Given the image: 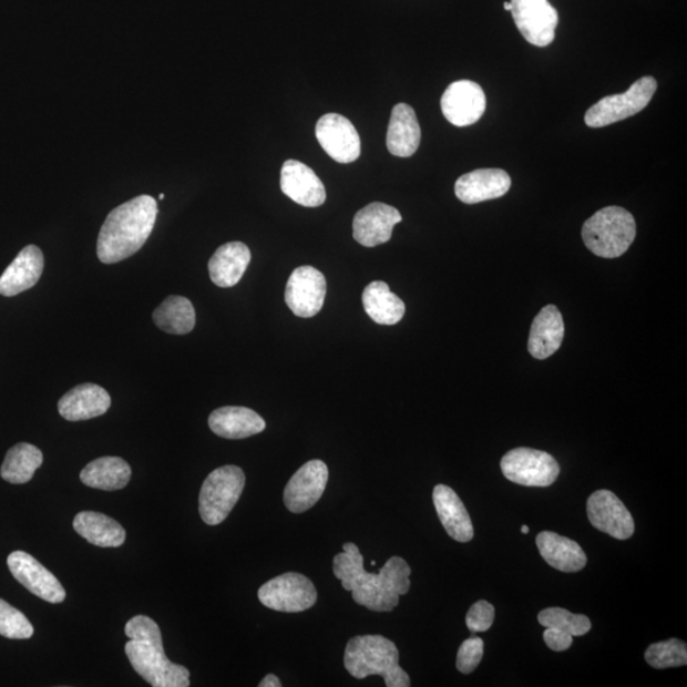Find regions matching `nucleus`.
<instances>
[{"label":"nucleus","mask_w":687,"mask_h":687,"mask_svg":"<svg viewBox=\"0 0 687 687\" xmlns=\"http://www.w3.org/2000/svg\"><path fill=\"white\" fill-rule=\"evenodd\" d=\"M441 107L444 117L452 125L470 126L478 123L485 113V93L475 82H453L443 93Z\"/></svg>","instance_id":"ddd939ff"},{"label":"nucleus","mask_w":687,"mask_h":687,"mask_svg":"<svg viewBox=\"0 0 687 687\" xmlns=\"http://www.w3.org/2000/svg\"><path fill=\"white\" fill-rule=\"evenodd\" d=\"M402 221L393 206L372 203L360 209L353 221V237L362 246L376 247L389 243L393 227Z\"/></svg>","instance_id":"f3484780"},{"label":"nucleus","mask_w":687,"mask_h":687,"mask_svg":"<svg viewBox=\"0 0 687 687\" xmlns=\"http://www.w3.org/2000/svg\"><path fill=\"white\" fill-rule=\"evenodd\" d=\"M511 185L512 180L504 170L481 168L462 175L454 185V193L462 203L478 204L502 197Z\"/></svg>","instance_id":"6ab92c4d"},{"label":"nucleus","mask_w":687,"mask_h":687,"mask_svg":"<svg viewBox=\"0 0 687 687\" xmlns=\"http://www.w3.org/2000/svg\"><path fill=\"white\" fill-rule=\"evenodd\" d=\"M158 216L154 197H134L111 212L98 239V256L103 264L127 259L147 243Z\"/></svg>","instance_id":"f03ea898"},{"label":"nucleus","mask_w":687,"mask_h":687,"mask_svg":"<svg viewBox=\"0 0 687 687\" xmlns=\"http://www.w3.org/2000/svg\"><path fill=\"white\" fill-rule=\"evenodd\" d=\"M539 622L545 628H555L568 633L572 637L586 635L592 624L587 616L574 615L568 609L550 607L539 614Z\"/></svg>","instance_id":"473e14b6"},{"label":"nucleus","mask_w":687,"mask_h":687,"mask_svg":"<svg viewBox=\"0 0 687 687\" xmlns=\"http://www.w3.org/2000/svg\"><path fill=\"white\" fill-rule=\"evenodd\" d=\"M644 658H646L649 666L658 669L686 666V643L678 639H669L652 644Z\"/></svg>","instance_id":"72a5a7b5"},{"label":"nucleus","mask_w":687,"mask_h":687,"mask_svg":"<svg viewBox=\"0 0 687 687\" xmlns=\"http://www.w3.org/2000/svg\"><path fill=\"white\" fill-rule=\"evenodd\" d=\"M260 687H280L281 683L279 678L273 674L266 676L264 680L259 684Z\"/></svg>","instance_id":"58836bf2"},{"label":"nucleus","mask_w":687,"mask_h":687,"mask_svg":"<svg viewBox=\"0 0 687 687\" xmlns=\"http://www.w3.org/2000/svg\"><path fill=\"white\" fill-rule=\"evenodd\" d=\"M132 478V469L120 458H101L89 463L81 472L84 485L100 491H120Z\"/></svg>","instance_id":"c756f323"},{"label":"nucleus","mask_w":687,"mask_h":687,"mask_svg":"<svg viewBox=\"0 0 687 687\" xmlns=\"http://www.w3.org/2000/svg\"><path fill=\"white\" fill-rule=\"evenodd\" d=\"M260 603L280 613H303L315 606L317 591L306 575L286 573L263 584Z\"/></svg>","instance_id":"1a4fd4ad"},{"label":"nucleus","mask_w":687,"mask_h":687,"mask_svg":"<svg viewBox=\"0 0 687 687\" xmlns=\"http://www.w3.org/2000/svg\"><path fill=\"white\" fill-rule=\"evenodd\" d=\"M656 91L657 81L653 76H643L625 93L613 94L591 106L584 122L589 127H604L622 122L646 109Z\"/></svg>","instance_id":"0eeeda50"},{"label":"nucleus","mask_w":687,"mask_h":687,"mask_svg":"<svg viewBox=\"0 0 687 687\" xmlns=\"http://www.w3.org/2000/svg\"><path fill=\"white\" fill-rule=\"evenodd\" d=\"M246 478L243 469L234 465L214 470L205 479L199 496L202 520L209 526L225 521L243 495Z\"/></svg>","instance_id":"423d86ee"},{"label":"nucleus","mask_w":687,"mask_h":687,"mask_svg":"<svg viewBox=\"0 0 687 687\" xmlns=\"http://www.w3.org/2000/svg\"><path fill=\"white\" fill-rule=\"evenodd\" d=\"M495 608L486 601H478L472 605L466 616V625L472 633H484L492 628Z\"/></svg>","instance_id":"e433bc0d"},{"label":"nucleus","mask_w":687,"mask_h":687,"mask_svg":"<svg viewBox=\"0 0 687 687\" xmlns=\"http://www.w3.org/2000/svg\"><path fill=\"white\" fill-rule=\"evenodd\" d=\"M515 25L530 44L545 48L555 39L560 13L548 0H512Z\"/></svg>","instance_id":"9d476101"},{"label":"nucleus","mask_w":687,"mask_h":687,"mask_svg":"<svg viewBox=\"0 0 687 687\" xmlns=\"http://www.w3.org/2000/svg\"><path fill=\"white\" fill-rule=\"evenodd\" d=\"M329 469L321 460L305 463L290 478L285 491V504L291 513H304L321 500L328 485Z\"/></svg>","instance_id":"4468645a"},{"label":"nucleus","mask_w":687,"mask_h":687,"mask_svg":"<svg viewBox=\"0 0 687 687\" xmlns=\"http://www.w3.org/2000/svg\"><path fill=\"white\" fill-rule=\"evenodd\" d=\"M316 137L329 156L339 163H351L360 156V137L350 120L338 114L324 115L316 124Z\"/></svg>","instance_id":"2eb2a0df"},{"label":"nucleus","mask_w":687,"mask_h":687,"mask_svg":"<svg viewBox=\"0 0 687 687\" xmlns=\"http://www.w3.org/2000/svg\"><path fill=\"white\" fill-rule=\"evenodd\" d=\"M420 125L416 111L412 110L407 103H399V105L392 109L388 137V148L392 156L408 158L419 148Z\"/></svg>","instance_id":"a878e982"},{"label":"nucleus","mask_w":687,"mask_h":687,"mask_svg":"<svg viewBox=\"0 0 687 687\" xmlns=\"http://www.w3.org/2000/svg\"><path fill=\"white\" fill-rule=\"evenodd\" d=\"M160 199H161V201H162V199H165V194H161V195H160Z\"/></svg>","instance_id":"79ce46f5"},{"label":"nucleus","mask_w":687,"mask_h":687,"mask_svg":"<svg viewBox=\"0 0 687 687\" xmlns=\"http://www.w3.org/2000/svg\"><path fill=\"white\" fill-rule=\"evenodd\" d=\"M326 297V279L314 266H299L287 283L286 303L298 317H314L321 311Z\"/></svg>","instance_id":"9b49d317"},{"label":"nucleus","mask_w":687,"mask_h":687,"mask_svg":"<svg viewBox=\"0 0 687 687\" xmlns=\"http://www.w3.org/2000/svg\"><path fill=\"white\" fill-rule=\"evenodd\" d=\"M433 503L447 534L459 543H469L474 537V526L466 506L450 486L437 485L433 491Z\"/></svg>","instance_id":"5701e85b"},{"label":"nucleus","mask_w":687,"mask_h":687,"mask_svg":"<svg viewBox=\"0 0 687 687\" xmlns=\"http://www.w3.org/2000/svg\"><path fill=\"white\" fill-rule=\"evenodd\" d=\"M501 468L506 479L523 486L546 488L561 474L560 463L552 454L523 447L505 453Z\"/></svg>","instance_id":"6e6552de"},{"label":"nucleus","mask_w":687,"mask_h":687,"mask_svg":"<svg viewBox=\"0 0 687 687\" xmlns=\"http://www.w3.org/2000/svg\"><path fill=\"white\" fill-rule=\"evenodd\" d=\"M544 640L546 646L555 652L570 649L573 644V637L571 634L555 628H546L544 633Z\"/></svg>","instance_id":"4c0bfd02"},{"label":"nucleus","mask_w":687,"mask_h":687,"mask_svg":"<svg viewBox=\"0 0 687 687\" xmlns=\"http://www.w3.org/2000/svg\"><path fill=\"white\" fill-rule=\"evenodd\" d=\"M42 452L30 443H19L7 452L0 475L11 484H25L42 465Z\"/></svg>","instance_id":"2f4dec72"},{"label":"nucleus","mask_w":687,"mask_h":687,"mask_svg":"<svg viewBox=\"0 0 687 687\" xmlns=\"http://www.w3.org/2000/svg\"><path fill=\"white\" fill-rule=\"evenodd\" d=\"M44 265V254L40 248L25 246L0 277V295L13 297L37 286Z\"/></svg>","instance_id":"aec40b11"},{"label":"nucleus","mask_w":687,"mask_h":687,"mask_svg":"<svg viewBox=\"0 0 687 687\" xmlns=\"http://www.w3.org/2000/svg\"><path fill=\"white\" fill-rule=\"evenodd\" d=\"M522 534H529V527L527 526H522Z\"/></svg>","instance_id":"a19ab883"},{"label":"nucleus","mask_w":687,"mask_h":687,"mask_svg":"<svg viewBox=\"0 0 687 687\" xmlns=\"http://www.w3.org/2000/svg\"><path fill=\"white\" fill-rule=\"evenodd\" d=\"M541 556L553 568L564 573L580 572L587 564V555L583 548L571 539L544 531L536 537Z\"/></svg>","instance_id":"bb28decb"},{"label":"nucleus","mask_w":687,"mask_h":687,"mask_svg":"<svg viewBox=\"0 0 687 687\" xmlns=\"http://www.w3.org/2000/svg\"><path fill=\"white\" fill-rule=\"evenodd\" d=\"M587 514L592 526L614 539L628 540L634 534L632 514L613 492L597 491L592 494Z\"/></svg>","instance_id":"dca6fc26"},{"label":"nucleus","mask_w":687,"mask_h":687,"mask_svg":"<svg viewBox=\"0 0 687 687\" xmlns=\"http://www.w3.org/2000/svg\"><path fill=\"white\" fill-rule=\"evenodd\" d=\"M484 656L483 639L472 637L461 644L458 653L457 667L460 673L469 675L474 673Z\"/></svg>","instance_id":"c9c22d12"},{"label":"nucleus","mask_w":687,"mask_h":687,"mask_svg":"<svg viewBox=\"0 0 687 687\" xmlns=\"http://www.w3.org/2000/svg\"><path fill=\"white\" fill-rule=\"evenodd\" d=\"M344 552L334 557V574L344 589L360 606L377 613H390L399 605L400 596L410 589L409 564L402 557L393 556L378 573H368L365 557L353 543L342 546Z\"/></svg>","instance_id":"f257e3e1"},{"label":"nucleus","mask_w":687,"mask_h":687,"mask_svg":"<svg viewBox=\"0 0 687 687\" xmlns=\"http://www.w3.org/2000/svg\"><path fill=\"white\" fill-rule=\"evenodd\" d=\"M564 332V321L560 309L554 305L545 306L531 326L530 355L540 360L552 357L562 347Z\"/></svg>","instance_id":"4be33fe9"},{"label":"nucleus","mask_w":687,"mask_h":687,"mask_svg":"<svg viewBox=\"0 0 687 687\" xmlns=\"http://www.w3.org/2000/svg\"><path fill=\"white\" fill-rule=\"evenodd\" d=\"M125 653L134 671L153 687L191 686V673L172 664L163 649L160 626L151 617L137 615L125 625Z\"/></svg>","instance_id":"7ed1b4c3"},{"label":"nucleus","mask_w":687,"mask_h":687,"mask_svg":"<svg viewBox=\"0 0 687 687\" xmlns=\"http://www.w3.org/2000/svg\"><path fill=\"white\" fill-rule=\"evenodd\" d=\"M511 8H512V7H511V3H509V2H505V3H504V10H505V11H511Z\"/></svg>","instance_id":"ea45409f"},{"label":"nucleus","mask_w":687,"mask_h":687,"mask_svg":"<svg viewBox=\"0 0 687 687\" xmlns=\"http://www.w3.org/2000/svg\"><path fill=\"white\" fill-rule=\"evenodd\" d=\"M283 194L306 208H317L326 201L325 186L315 172L303 162L288 160L281 167Z\"/></svg>","instance_id":"a211bd4d"},{"label":"nucleus","mask_w":687,"mask_h":687,"mask_svg":"<svg viewBox=\"0 0 687 687\" xmlns=\"http://www.w3.org/2000/svg\"><path fill=\"white\" fill-rule=\"evenodd\" d=\"M398 647L382 635H359L349 640L344 666L358 680L378 675L388 687H409L410 677L400 667Z\"/></svg>","instance_id":"20e7f679"},{"label":"nucleus","mask_w":687,"mask_h":687,"mask_svg":"<svg viewBox=\"0 0 687 687\" xmlns=\"http://www.w3.org/2000/svg\"><path fill=\"white\" fill-rule=\"evenodd\" d=\"M212 432L227 440H244L265 431V420L256 411L243 407L214 410L208 420Z\"/></svg>","instance_id":"b1692460"},{"label":"nucleus","mask_w":687,"mask_h":687,"mask_svg":"<svg viewBox=\"0 0 687 687\" xmlns=\"http://www.w3.org/2000/svg\"><path fill=\"white\" fill-rule=\"evenodd\" d=\"M153 321L162 331L185 335L195 328L196 315L191 300L182 296H170L154 309Z\"/></svg>","instance_id":"7c9ffc66"},{"label":"nucleus","mask_w":687,"mask_h":687,"mask_svg":"<svg viewBox=\"0 0 687 687\" xmlns=\"http://www.w3.org/2000/svg\"><path fill=\"white\" fill-rule=\"evenodd\" d=\"M637 236V223L632 213L621 206H607L584 223L582 238L588 250L604 259L621 257Z\"/></svg>","instance_id":"39448f33"},{"label":"nucleus","mask_w":687,"mask_h":687,"mask_svg":"<svg viewBox=\"0 0 687 687\" xmlns=\"http://www.w3.org/2000/svg\"><path fill=\"white\" fill-rule=\"evenodd\" d=\"M250 262V248L244 243L236 240V243L223 245L209 260L211 279L221 288L235 287L243 279Z\"/></svg>","instance_id":"393cba45"},{"label":"nucleus","mask_w":687,"mask_h":687,"mask_svg":"<svg viewBox=\"0 0 687 687\" xmlns=\"http://www.w3.org/2000/svg\"><path fill=\"white\" fill-rule=\"evenodd\" d=\"M0 635L8 639H30L33 626L20 609L0 598Z\"/></svg>","instance_id":"f704fd0d"},{"label":"nucleus","mask_w":687,"mask_h":687,"mask_svg":"<svg viewBox=\"0 0 687 687\" xmlns=\"http://www.w3.org/2000/svg\"><path fill=\"white\" fill-rule=\"evenodd\" d=\"M366 312L378 325H397L406 315V304L392 294L388 283L372 281L363 291Z\"/></svg>","instance_id":"c85d7f7f"},{"label":"nucleus","mask_w":687,"mask_h":687,"mask_svg":"<svg viewBox=\"0 0 687 687\" xmlns=\"http://www.w3.org/2000/svg\"><path fill=\"white\" fill-rule=\"evenodd\" d=\"M73 527L76 534L99 547H119L126 539V532L119 522L99 512L76 514Z\"/></svg>","instance_id":"cd10ccee"},{"label":"nucleus","mask_w":687,"mask_h":687,"mask_svg":"<svg viewBox=\"0 0 687 687\" xmlns=\"http://www.w3.org/2000/svg\"><path fill=\"white\" fill-rule=\"evenodd\" d=\"M111 407V398L99 384L83 383L59 400L58 409L68 422H81L101 417Z\"/></svg>","instance_id":"412c9836"},{"label":"nucleus","mask_w":687,"mask_h":687,"mask_svg":"<svg viewBox=\"0 0 687 687\" xmlns=\"http://www.w3.org/2000/svg\"><path fill=\"white\" fill-rule=\"evenodd\" d=\"M8 568L31 594L50 604H60L66 597L62 583L44 565L24 552H14L8 556Z\"/></svg>","instance_id":"f8f14e48"}]
</instances>
